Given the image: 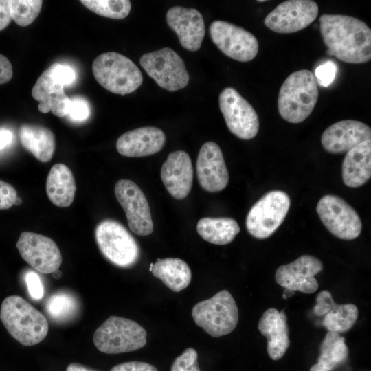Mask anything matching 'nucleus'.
I'll return each mask as SVG.
<instances>
[{
	"label": "nucleus",
	"mask_w": 371,
	"mask_h": 371,
	"mask_svg": "<svg viewBox=\"0 0 371 371\" xmlns=\"http://www.w3.org/2000/svg\"><path fill=\"white\" fill-rule=\"evenodd\" d=\"M319 30L327 54L352 64L371 59V30L363 21L344 14L319 17Z\"/></svg>",
	"instance_id": "f257e3e1"
},
{
	"label": "nucleus",
	"mask_w": 371,
	"mask_h": 371,
	"mask_svg": "<svg viewBox=\"0 0 371 371\" xmlns=\"http://www.w3.org/2000/svg\"><path fill=\"white\" fill-rule=\"evenodd\" d=\"M0 319L10 335L23 346L40 343L48 333L43 313L19 295H10L1 306Z\"/></svg>",
	"instance_id": "f03ea898"
},
{
	"label": "nucleus",
	"mask_w": 371,
	"mask_h": 371,
	"mask_svg": "<svg viewBox=\"0 0 371 371\" xmlns=\"http://www.w3.org/2000/svg\"><path fill=\"white\" fill-rule=\"evenodd\" d=\"M319 96L318 84L313 72L301 69L291 74L282 85L278 109L286 121L298 124L312 113Z\"/></svg>",
	"instance_id": "7ed1b4c3"
},
{
	"label": "nucleus",
	"mask_w": 371,
	"mask_h": 371,
	"mask_svg": "<svg viewBox=\"0 0 371 371\" xmlns=\"http://www.w3.org/2000/svg\"><path fill=\"white\" fill-rule=\"evenodd\" d=\"M92 71L102 87L122 95L135 91L143 82L137 66L126 56L114 52L97 56L92 63Z\"/></svg>",
	"instance_id": "20e7f679"
},
{
	"label": "nucleus",
	"mask_w": 371,
	"mask_h": 371,
	"mask_svg": "<svg viewBox=\"0 0 371 371\" xmlns=\"http://www.w3.org/2000/svg\"><path fill=\"white\" fill-rule=\"evenodd\" d=\"M195 324L214 337L232 332L238 321V310L232 294L227 290L201 301L192 309Z\"/></svg>",
	"instance_id": "39448f33"
},
{
	"label": "nucleus",
	"mask_w": 371,
	"mask_h": 371,
	"mask_svg": "<svg viewBox=\"0 0 371 371\" xmlns=\"http://www.w3.org/2000/svg\"><path fill=\"white\" fill-rule=\"evenodd\" d=\"M93 339L100 352L118 354L144 347L146 344V332L133 320L110 316L96 329Z\"/></svg>",
	"instance_id": "423d86ee"
},
{
	"label": "nucleus",
	"mask_w": 371,
	"mask_h": 371,
	"mask_svg": "<svg viewBox=\"0 0 371 371\" xmlns=\"http://www.w3.org/2000/svg\"><path fill=\"white\" fill-rule=\"evenodd\" d=\"M95 236L101 253L112 264L126 268L138 260V244L120 223L112 219L101 221L95 228Z\"/></svg>",
	"instance_id": "0eeeda50"
},
{
	"label": "nucleus",
	"mask_w": 371,
	"mask_h": 371,
	"mask_svg": "<svg viewBox=\"0 0 371 371\" xmlns=\"http://www.w3.org/2000/svg\"><path fill=\"white\" fill-rule=\"evenodd\" d=\"M291 205L289 196L281 190L264 194L250 209L246 218L248 232L254 238L271 236L284 221Z\"/></svg>",
	"instance_id": "6e6552de"
},
{
	"label": "nucleus",
	"mask_w": 371,
	"mask_h": 371,
	"mask_svg": "<svg viewBox=\"0 0 371 371\" xmlns=\"http://www.w3.org/2000/svg\"><path fill=\"white\" fill-rule=\"evenodd\" d=\"M140 65L161 88L175 91L186 87L190 80L184 61L169 47L146 53L139 59Z\"/></svg>",
	"instance_id": "1a4fd4ad"
},
{
	"label": "nucleus",
	"mask_w": 371,
	"mask_h": 371,
	"mask_svg": "<svg viewBox=\"0 0 371 371\" xmlns=\"http://www.w3.org/2000/svg\"><path fill=\"white\" fill-rule=\"evenodd\" d=\"M316 210L323 225L338 238L350 240L360 235L362 223L359 214L341 197L324 196L318 201Z\"/></svg>",
	"instance_id": "9d476101"
},
{
	"label": "nucleus",
	"mask_w": 371,
	"mask_h": 371,
	"mask_svg": "<svg viewBox=\"0 0 371 371\" xmlns=\"http://www.w3.org/2000/svg\"><path fill=\"white\" fill-rule=\"evenodd\" d=\"M220 110L229 131L242 139L256 137L259 120L254 107L234 88L225 87L218 96Z\"/></svg>",
	"instance_id": "9b49d317"
},
{
	"label": "nucleus",
	"mask_w": 371,
	"mask_h": 371,
	"mask_svg": "<svg viewBox=\"0 0 371 371\" xmlns=\"http://www.w3.org/2000/svg\"><path fill=\"white\" fill-rule=\"evenodd\" d=\"M209 32L218 49L230 58L249 62L258 54L259 47L257 38L241 27L216 20L210 24Z\"/></svg>",
	"instance_id": "f8f14e48"
},
{
	"label": "nucleus",
	"mask_w": 371,
	"mask_h": 371,
	"mask_svg": "<svg viewBox=\"0 0 371 371\" xmlns=\"http://www.w3.org/2000/svg\"><path fill=\"white\" fill-rule=\"evenodd\" d=\"M319 8L312 0H289L280 3L265 19V25L273 32L291 34L302 30L317 17Z\"/></svg>",
	"instance_id": "ddd939ff"
},
{
	"label": "nucleus",
	"mask_w": 371,
	"mask_h": 371,
	"mask_svg": "<svg viewBox=\"0 0 371 371\" xmlns=\"http://www.w3.org/2000/svg\"><path fill=\"white\" fill-rule=\"evenodd\" d=\"M115 197L124 209L131 230L139 236H147L153 230L148 201L140 188L133 181L120 179L115 186Z\"/></svg>",
	"instance_id": "4468645a"
},
{
	"label": "nucleus",
	"mask_w": 371,
	"mask_h": 371,
	"mask_svg": "<svg viewBox=\"0 0 371 371\" xmlns=\"http://www.w3.org/2000/svg\"><path fill=\"white\" fill-rule=\"evenodd\" d=\"M16 247L22 258L37 271L47 274L58 269L62 255L50 238L31 232L21 234Z\"/></svg>",
	"instance_id": "2eb2a0df"
},
{
	"label": "nucleus",
	"mask_w": 371,
	"mask_h": 371,
	"mask_svg": "<svg viewBox=\"0 0 371 371\" xmlns=\"http://www.w3.org/2000/svg\"><path fill=\"white\" fill-rule=\"evenodd\" d=\"M323 269V263L311 255H302L294 261L280 266L276 271L277 284L285 290L304 293L315 292L319 284L315 276Z\"/></svg>",
	"instance_id": "dca6fc26"
},
{
	"label": "nucleus",
	"mask_w": 371,
	"mask_h": 371,
	"mask_svg": "<svg viewBox=\"0 0 371 371\" xmlns=\"http://www.w3.org/2000/svg\"><path fill=\"white\" fill-rule=\"evenodd\" d=\"M196 171L201 187L207 192H221L228 184L229 172L223 153L214 142H207L201 147Z\"/></svg>",
	"instance_id": "f3484780"
},
{
	"label": "nucleus",
	"mask_w": 371,
	"mask_h": 371,
	"mask_svg": "<svg viewBox=\"0 0 371 371\" xmlns=\"http://www.w3.org/2000/svg\"><path fill=\"white\" fill-rule=\"evenodd\" d=\"M166 19L184 49L190 52L200 49L205 35V26L203 16L197 10L174 6L167 11Z\"/></svg>",
	"instance_id": "a211bd4d"
},
{
	"label": "nucleus",
	"mask_w": 371,
	"mask_h": 371,
	"mask_svg": "<svg viewBox=\"0 0 371 371\" xmlns=\"http://www.w3.org/2000/svg\"><path fill=\"white\" fill-rule=\"evenodd\" d=\"M371 138V129L363 122L345 120L328 126L322 133L321 142L328 153H347L358 144Z\"/></svg>",
	"instance_id": "6ab92c4d"
},
{
	"label": "nucleus",
	"mask_w": 371,
	"mask_h": 371,
	"mask_svg": "<svg viewBox=\"0 0 371 371\" xmlns=\"http://www.w3.org/2000/svg\"><path fill=\"white\" fill-rule=\"evenodd\" d=\"M161 179L169 194L176 199L186 198L190 192L193 168L189 155L183 150L170 153L161 169Z\"/></svg>",
	"instance_id": "aec40b11"
},
{
	"label": "nucleus",
	"mask_w": 371,
	"mask_h": 371,
	"mask_svg": "<svg viewBox=\"0 0 371 371\" xmlns=\"http://www.w3.org/2000/svg\"><path fill=\"white\" fill-rule=\"evenodd\" d=\"M165 142L166 135L162 130L154 126H144L122 134L116 142V148L125 157H145L159 152Z\"/></svg>",
	"instance_id": "412c9836"
},
{
	"label": "nucleus",
	"mask_w": 371,
	"mask_h": 371,
	"mask_svg": "<svg viewBox=\"0 0 371 371\" xmlns=\"http://www.w3.org/2000/svg\"><path fill=\"white\" fill-rule=\"evenodd\" d=\"M258 328L267 339V350L269 357L274 361L280 359L291 344L284 311L268 308L260 317Z\"/></svg>",
	"instance_id": "4be33fe9"
},
{
	"label": "nucleus",
	"mask_w": 371,
	"mask_h": 371,
	"mask_svg": "<svg viewBox=\"0 0 371 371\" xmlns=\"http://www.w3.org/2000/svg\"><path fill=\"white\" fill-rule=\"evenodd\" d=\"M64 85L52 78L49 71H44L34 84L32 97L39 102L38 110L43 113L51 111L54 115H68L71 103L64 91Z\"/></svg>",
	"instance_id": "5701e85b"
},
{
	"label": "nucleus",
	"mask_w": 371,
	"mask_h": 371,
	"mask_svg": "<svg viewBox=\"0 0 371 371\" xmlns=\"http://www.w3.org/2000/svg\"><path fill=\"white\" fill-rule=\"evenodd\" d=\"M344 184L357 188L371 177V140H366L348 151L341 166Z\"/></svg>",
	"instance_id": "b1692460"
},
{
	"label": "nucleus",
	"mask_w": 371,
	"mask_h": 371,
	"mask_svg": "<svg viewBox=\"0 0 371 371\" xmlns=\"http://www.w3.org/2000/svg\"><path fill=\"white\" fill-rule=\"evenodd\" d=\"M76 190L71 170L63 164H54L46 181V192L50 201L60 207H69L74 199Z\"/></svg>",
	"instance_id": "393cba45"
},
{
	"label": "nucleus",
	"mask_w": 371,
	"mask_h": 371,
	"mask_svg": "<svg viewBox=\"0 0 371 371\" xmlns=\"http://www.w3.org/2000/svg\"><path fill=\"white\" fill-rule=\"evenodd\" d=\"M19 135L23 148L38 161L45 163L52 159L56 141L50 129L39 125L23 124L20 126Z\"/></svg>",
	"instance_id": "a878e982"
},
{
	"label": "nucleus",
	"mask_w": 371,
	"mask_h": 371,
	"mask_svg": "<svg viewBox=\"0 0 371 371\" xmlns=\"http://www.w3.org/2000/svg\"><path fill=\"white\" fill-rule=\"evenodd\" d=\"M149 271L170 289L179 292L188 286L192 273L188 265L177 258H157Z\"/></svg>",
	"instance_id": "bb28decb"
},
{
	"label": "nucleus",
	"mask_w": 371,
	"mask_h": 371,
	"mask_svg": "<svg viewBox=\"0 0 371 371\" xmlns=\"http://www.w3.org/2000/svg\"><path fill=\"white\" fill-rule=\"evenodd\" d=\"M319 352L317 362L311 367L310 371H333L347 361L349 350L344 336L328 331L320 344Z\"/></svg>",
	"instance_id": "cd10ccee"
},
{
	"label": "nucleus",
	"mask_w": 371,
	"mask_h": 371,
	"mask_svg": "<svg viewBox=\"0 0 371 371\" xmlns=\"http://www.w3.org/2000/svg\"><path fill=\"white\" fill-rule=\"evenodd\" d=\"M240 230L234 219L226 217L203 218L196 225V231L203 240L219 245L230 243Z\"/></svg>",
	"instance_id": "c85d7f7f"
},
{
	"label": "nucleus",
	"mask_w": 371,
	"mask_h": 371,
	"mask_svg": "<svg viewBox=\"0 0 371 371\" xmlns=\"http://www.w3.org/2000/svg\"><path fill=\"white\" fill-rule=\"evenodd\" d=\"M358 315V308L355 304H338L333 300L323 316L322 325L328 331L345 333L353 326Z\"/></svg>",
	"instance_id": "c756f323"
},
{
	"label": "nucleus",
	"mask_w": 371,
	"mask_h": 371,
	"mask_svg": "<svg viewBox=\"0 0 371 371\" xmlns=\"http://www.w3.org/2000/svg\"><path fill=\"white\" fill-rule=\"evenodd\" d=\"M78 308L76 298L66 292L52 295L45 305L48 315L57 322H64L72 318L77 313Z\"/></svg>",
	"instance_id": "7c9ffc66"
},
{
	"label": "nucleus",
	"mask_w": 371,
	"mask_h": 371,
	"mask_svg": "<svg viewBox=\"0 0 371 371\" xmlns=\"http://www.w3.org/2000/svg\"><path fill=\"white\" fill-rule=\"evenodd\" d=\"M80 3L93 12L113 19L126 17L131 8L128 0H81Z\"/></svg>",
	"instance_id": "2f4dec72"
},
{
	"label": "nucleus",
	"mask_w": 371,
	"mask_h": 371,
	"mask_svg": "<svg viewBox=\"0 0 371 371\" xmlns=\"http://www.w3.org/2000/svg\"><path fill=\"white\" fill-rule=\"evenodd\" d=\"M12 20L21 27L30 25L38 16L43 1L8 0Z\"/></svg>",
	"instance_id": "473e14b6"
},
{
	"label": "nucleus",
	"mask_w": 371,
	"mask_h": 371,
	"mask_svg": "<svg viewBox=\"0 0 371 371\" xmlns=\"http://www.w3.org/2000/svg\"><path fill=\"white\" fill-rule=\"evenodd\" d=\"M197 352L188 348L173 361L170 371H201L197 362Z\"/></svg>",
	"instance_id": "72a5a7b5"
},
{
	"label": "nucleus",
	"mask_w": 371,
	"mask_h": 371,
	"mask_svg": "<svg viewBox=\"0 0 371 371\" xmlns=\"http://www.w3.org/2000/svg\"><path fill=\"white\" fill-rule=\"evenodd\" d=\"M47 70L53 78L64 86L71 85L75 80V71L67 65L54 63Z\"/></svg>",
	"instance_id": "f704fd0d"
},
{
	"label": "nucleus",
	"mask_w": 371,
	"mask_h": 371,
	"mask_svg": "<svg viewBox=\"0 0 371 371\" xmlns=\"http://www.w3.org/2000/svg\"><path fill=\"white\" fill-rule=\"evenodd\" d=\"M336 72V65L332 61H328L316 68L314 76L317 84L326 87L334 80Z\"/></svg>",
	"instance_id": "c9c22d12"
},
{
	"label": "nucleus",
	"mask_w": 371,
	"mask_h": 371,
	"mask_svg": "<svg viewBox=\"0 0 371 371\" xmlns=\"http://www.w3.org/2000/svg\"><path fill=\"white\" fill-rule=\"evenodd\" d=\"M90 114L88 103L81 98L71 99L68 116L73 121L81 122L85 120Z\"/></svg>",
	"instance_id": "e433bc0d"
},
{
	"label": "nucleus",
	"mask_w": 371,
	"mask_h": 371,
	"mask_svg": "<svg viewBox=\"0 0 371 371\" xmlns=\"http://www.w3.org/2000/svg\"><path fill=\"white\" fill-rule=\"evenodd\" d=\"M16 197L17 192L14 187L0 180V210L10 208Z\"/></svg>",
	"instance_id": "4c0bfd02"
},
{
	"label": "nucleus",
	"mask_w": 371,
	"mask_h": 371,
	"mask_svg": "<svg viewBox=\"0 0 371 371\" xmlns=\"http://www.w3.org/2000/svg\"><path fill=\"white\" fill-rule=\"evenodd\" d=\"M25 282L31 297L35 300L42 298L43 295V287L41 279L37 273L29 271L25 275Z\"/></svg>",
	"instance_id": "58836bf2"
},
{
	"label": "nucleus",
	"mask_w": 371,
	"mask_h": 371,
	"mask_svg": "<svg viewBox=\"0 0 371 371\" xmlns=\"http://www.w3.org/2000/svg\"><path fill=\"white\" fill-rule=\"evenodd\" d=\"M110 371H157V368L142 361H128L113 366Z\"/></svg>",
	"instance_id": "ea45409f"
},
{
	"label": "nucleus",
	"mask_w": 371,
	"mask_h": 371,
	"mask_svg": "<svg viewBox=\"0 0 371 371\" xmlns=\"http://www.w3.org/2000/svg\"><path fill=\"white\" fill-rule=\"evenodd\" d=\"M12 75L11 63L8 58L0 54V85L9 82Z\"/></svg>",
	"instance_id": "a19ab883"
},
{
	"label": "nucleus",
	"mask_w": 371,
	"mask_h": 371,
	"mask_svg": "<svg viewBox=\"0 0 371 371\" xmlns=\"http://www.w3.org/2000/svg\"><path fill=\"white\" fill-rule=\"evenodd\" d=\"M11 21L8 0H0V31L5 29Z\"/></svg>",
	"instance_id": "79ce46f5"
},
{
	"label": "nucleus",
	"mask_w": 371,
	"mask_h": 371,
	"mask_svg": "<svg viewBox=\"0 0 371 371\" xmlns=\"http://www.w3.org/2000/svg\"><path fill=\"white\" fill-rule=\"evenodd\" d=\"M12 139V133L10 131L0 129V150L6 147Z\"/></svg>",
	"instance_id": "37998d69"
},
{
	"label": "nucleus",
	"mask_w": 371,
	"mask_h": 371,
	"mask_svg": "<svg viewBox=\"0 0 371 371\" xmlns=\"http://www.w3.org/2000/svg\"><path fill=\"white\" fill-rule=\"evenodd\" d=\"M66 371H98L91 368H87L78 363H71L67 367Z\"/></svg>",
	"instance_id": "c03bdc74"
},
{
	"label": "nucleus",
	"mask_w": 371,
	"mask_h": 371,
	"mask_svg": "<svg viewBox=\"0 0 371 371\" xmlns=\"http://www.w3.org/2000/svg\"><path fill=\"white\" fill-rule=\"evenodd\" d=\"M52 276L55 279H59L62 277V272L59 269H57L52 273Z\"/></svg>",
	"instance_id": "a18cd8bd"
},
{
	"label": "nucleus",
	"mask_w": 371,
	"mask_h": 371,
	"mask_svg": "<svg viewBox=\"0 0 371 371\" xmlns=\"http://www.w3.org/2000/svg\"><path fill=\"white\" fill-rule=\"evenodd\" d=\"M21 203H22L21 199L19 198V197L17 196V197H16V199H15V201H14V205H19L21 204Z\"/></svg>",
	"instance_id": "49530a36"
},
{
	"label": "nucleus",
	"mask_w": 371,
	"mask_h": 371,
	"mask_svg": "<svg viewBox=\"0 0 371 371\" xmlns=\"http://www.w3.org/2000/svg\"><path fill=\"white\" fill-rule=\"evenodd\" d=\"M257 1H258V2H265V1H265V0H258Z\"/></svg>",
	"instance_id": "de8ad7c7"
}]
</instances>
